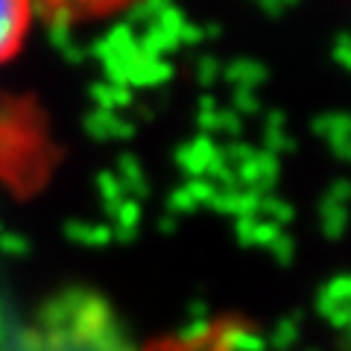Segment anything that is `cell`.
<instances>
[{
  "label": "cell",
  "mask_w": 351,
  "mask_h": 351,
  "mask_svg": "<svg viewBox=\"0 0 351 351\" xmlns=\"http://www.w3.org/2000/svg\"><path fill=\"white\" fill-rule=\"evenodd\" d=\"M36 3L44 15L80 24V21H103L108 15H117L138 0H36Z\"/></svg>",
  "instance_id": "7a4b0ae2"
},
{
  "label": "cell",
  "mask_w": 351,
  "mask_h": 351,
  "mask_svg": "<svg viewBox=\"0 0 351 351\" xmlns=\"http://www.w3.org/2000/svg\"><path fill=\"white\" fill-rule=\"evenodd\" d=\"M36 12V0H0V68L24 50Z\"/></svg>",
  "instance_id": "6da1fadb"
}]
</instances>
